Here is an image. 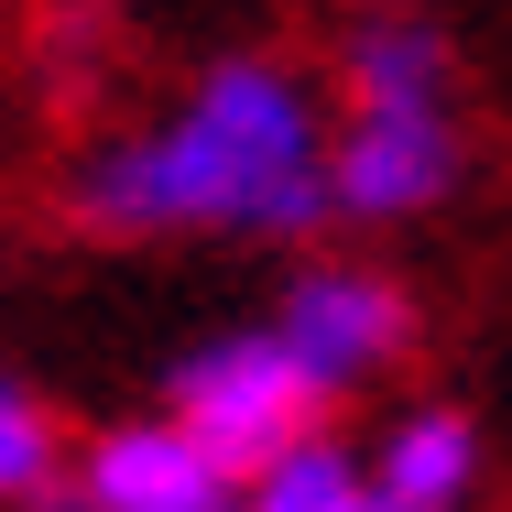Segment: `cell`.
Here are the masks:
<instances>
[{"label": "cell", "instance_id": "277c9868", "mask_svg": "<svg viewBox=\"0 0 512 512\" xmlns=\"http://www.w3.org/2000/svg\"><path fill=\"white\" fill-rule=\"evenodd\" d=\"M273 327H284V349L316 371V393L338 404V393L382 382V371L414 349V295L382 273V262H306V273L284 284Z\"/></svg>", "mask_w": 512, "mask_h": 512}, {"label": "cell", "instance_id": "3957f363", "mask_svg": "<svg viewBox=\"0 0 512 512\" xmlns=\"http://www.w3.org/2000/svg\"><path fill=\"white\" fill-rule=\"evenodd\" d=\"M469 175V142H458V109H338L327 131V218L349 229H404L436 218Z\"/></svg>", "mask_w": 512, "mask_h": 512}, {"label": "cell", "instance_id": "ba28073f", "mask_svg": "<svg viewBox=\"0 0 512 512\" xmlns=\"http://www.w3.org/2000/svg\"><path fill=\"white\" fill-rule=\"evenodd\" d=\"M240 512H371V458L349 436H295L284 458H262L240 480Z\"/></svg>", "mask_w": 512, "mask_h": 512}, {"label": "cell", "instance_id": "7a4b0ae2", "mask_svg": "<svg viewBox=\"0 0 512 512\" xmlns=\"http://www.w3.org/2000/svg\"><path fill=\"white\" fill-rule=\"evenodd\" d=\"M164 414L197 436L218 469H262V458H284L295 436L327 425V393H316V371L284 349V327L262 316V327H229V338H197L175 371H164Z\"/></svg>", "mask_w": 512, "mask_h": 512}, {"label": "cell", "instance_id": "9c48e42d", "mask_svg": "<svg viewBox=\"0 0 512 512\" xmlns=\"http://www.w3.org/2000/svg\"><path fill=\"white\" fill-rule=\"evenodd\" d=\"M55 491H66V425L22 371H0V512H44Z\"/></svg>", "mask_w": 512, "mask_h": 512}, {"label": "cell", "instance_id": "52a82bcc", "mask_svg": "<svg viewBox=\"0 0 512 512\" xmlns=\"http://www.w3.org/2000/svg\"><path fill=\"white\" fill-rule=\"evenodd\" d=\"M447 77H458V55L425 11L382 0L338 33V109H447Z\"/></svg>", "mask_w": 512, "mask_h": 512}, {"label": "cell", "instance_id": "5b68a950", "mask_svg": "<svg viewBox=\"0 0 512 512\" xmlns=\"http://www.w3.org/2000/svg\"><path fill=\"white\" fill-rule=\"evenodd\" d=\"M55 512H240V469H218L175 414H120L66 458Z\"/></svg>", "mask_w": 512, "mask_h": 512}, {"label": "cell", "instance_id": "30bf717a", "mask_svg": "<svg viewBox=\"0 0 512 512\" xmlns=\"http://www.w3.org/2000/svg\"><path fill=\"white\" fill-rule=\"evenodd\" d=\"M371 512H382V502H371Z\"/></svg>", "mask_w": 512, "mask_h": 512}, {"label": "cell", "instance_id": "6da1fadb", "mask_svg": "<svg viewBox=\"0 0 512 512\" xmlns=\"http://www.w3.org/2000/svg\"><path fill=\"white\" fill-rule=\"evenodd\" d=\"M99 240H306L327 229V99L284 55H207L186 99L66 175Z\"/></svg>", "mask_w": 512, "mask_h": 512}, {"label": "cell", "instance_id": "8992f818", "mask_svg": "<svg viewBox=\"0 0 512 512\" xmlns=\"http://www.w3.org/2000/svg\"><path fill=\"white\" fill-rule=\"evenodd\" d=\"M480 491V425L458 404H404L371 436V502L382 512H469Z\"/></svg>", "mask_w": 512, "mask_h": 512}, {"label": "cell", "instance_id": "8fae6325", "mask_svg": "<svg viewBox=\"0 0 512 512\" xmlns=\"http://www.w3.org/2000/svg\"><path fill=\"white\" fill-rule=\"evenodd\" d=\"M44 512H55V502H44Z\"/></svg>", "mask_w": 512, "mask_h": 512}]
</instances>
